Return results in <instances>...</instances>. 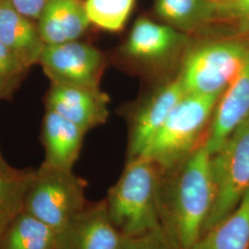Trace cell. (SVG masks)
Masks as SVG:
<instances>
[{
  "instance_id": "1",
  "label": "cell",
  "mask_w": 249,
  "mask_h": 249,
  "mask_svg": "<svg viewBox=\"0 0 249 249\" xmlns=\"http://www.w3.org/2000/svg\"><path fill=\"white\" fill-rule=\"evenodd\" d=\"M157 198L161 228L173 249H191L213 205L211 154L204 143L177 166L161 171Z\"/></svg>"
},
{
  "instance_id": "2",
  "label": "cell",
  "mask_w": 249,
  "mask_h": 249,
  "mask_svg": "<svg viewBox=\"0 0 249 249\" xmlns=\"http://www.w3.org/2000/svg\"><path fill=\"white\" fill-rule=\"evenodd\" d=\"M161 169L153 160L140 156L126 160L125 167L106 197L108 213L126 238L162 230L158 210Z\"/></svg>"
},
{
  "instance_id": "3",
  "label": "cell",
  "mask_w": 249,
  "mask_h": 249,
  "mask_svg": "<svg viewBox=\"0 0 249 249\" xmlns=\"http://www.w3.org/2000/svg\"><path fill=\"white\" fill-rule=\"evenodd\" d=\"M249 51V37L208 39L188 48L177 77L188 94L218 95L231 84Z\"/></svg>"
},
{
  "instance_id": "4",
  "label": "cell",
  "mask_w": 249,
  "mask_h": 249,
  "mask_svg": "<svg viewBox=\"0 0 249 249\" xmlns=\"http://www.w3.org/2000/svg\"><path fill=\"white\" fill-rule=\"evenodd\" d=\"M220 97L187 93L141 156L153 160L161 171L186 160L205 142Z\"/></svg>"
},
{
  "instance_id": "5",
  "label": "cell",
  "mask_w": 249,
  "mask_h": 249,
  "mask_svg": "<svg viewBox=\"0 0 249 249\" xmlns=\"http://www.w3.org/2000/svg\"><path fill=\"white\" fill-rule=\"evenodd\" d=\"M211 170L213 205L203 232L229 216L249 191V116L211 155Z\"/></svg>"
},
{
  "instance_id": "6",
  "label": "cell",
  "mask_w": 249,
  "mask_h": 249,
  "mask_svg": "<svg viewBox=\"0 0 249 249\" xmlns=\"http://www.w3.org/2000/svg\"><path fill=\"white\" fill-rule=\"evenodd\" d=\"M86 181L73 171L41 165L28 189L24 212L51 227L56 233L87 205Z\"/></svg>"
},
{
  "instance_id": "7",
  "label": "cell",
  "mask_w": 249,
  "mask_h": 249,
  "mask_svg": "<svg viewBox=\"0 0 249 249\" xmlns=\"http://www.w3.org/2000/svg\"><path fill=\"white\" fill-rule=\"evenodd\" d=\"M39 64L51 84L100 89L105 57L92 45L79 40L45 45Z\"/></svg>"
},
{
  "instance_id": "8",
  "label": "cell",
  "mask_w": 249,
  "mask_h": 249,
  "mask_svg": "<svg viewBox=\"0 0 249 249\" xmlns=\"http://www.w3.org/2000/svg\"><path fill=\"white\" fill-rule=\"evenodd\" d=\"M190 38L168 24L146 18H139L129 32L122 52L125 56L145 66L158 67L184 56Z\"/></svg>"
},
{
  "instance_id": "9",
  "label": "cell",
  "mask_w": 249,
  "mask_h": 249,
  "mask_svg": "<svg viewBox=\"0 0 249 249\" xmlns=\"http://www.w3.org/2000/svg\"><path fill=\"white\" fill-rule=\"evenodd\" d=\"M125 240L112 222L105 198L87 203L56 233V249H123Z\"/></svg>"
},
{
  "instance_id": "10",
  "label": "cell",
  "mask_w": 249,
  "mask_h": 249,
  "mask_svg": "<svg viewBox=\"0 0 249 249\" xmlns=\"http://www.w3.org/2000/svg\"><path fill=\"white\" fill-rule=\"evenodd\" d=\"M178 78L153 91L134 115L130 125L126 160L140 157L148 147L171 112L186 95Z\"/></svg>"
},
{
  "instance_id": "11",
  "label": "cell",
  "mask_w": 249,
  "mask_h": 249,
  "mask_svg": "<svg viewBox=\"0 0 249 249\" xmlns=\"http://www.w3.org/2000/svg\"><path fill=\"white\" fill-rule=\"evenodd\" d=\"M109 99L101 89L51 84L46 108L80 126L86 133L107 122Z\"/></svg>"
},
{
  "instance_id": "12",
  "label": "cell",
  "mask_w": 249,
  "mask_h": 249,
  "mask_svg": "<svg viewBox=\"0 0 249 249\" xmlns=\"http://www.w3.org/2000/svg\"><path fill=\"white\" fill-rule=\"evenodd\" d=\"M249 116V51L238 74L215 107L204 142L211 155Z\"/></svg>"
},
{
  "instance_id": "13",
  "label": "cell",
  "mask_w": 249,
  "mask_h": 249,
  "mask_svg": "<svg viewBox=\"0 0 249 249\" xmlns=\"http://www.w3.org/2000/svg\"><path fill=\"white\" fill-rule=\"evenodd\" d=\"M86 132L80 126L46 108L42 141L45 160L42 165L53 169L73 171L80 156Z\"/></svg>"
},
{
  "instance_id": "14",
  "label": "cell",
  "mask_w": 249,
  "mask_h": 249,
  "mask_svg": "<svg viewBox=\"0 0 249 249\" xmlns=\"http://www.w3.org/2000/svg\"><path fill=\"white\" fill-rule=\"evenodd\" d=\"M0 41L27 69L39 63L45 47L35 20L18 12L9 0H0Z\"/></svg>"
},
{
  "instance_id": "15",
  "label": "cell",
  "mask_w": 249,
  "mask_h": 249,
  "mask_svg": "<svg viewBox=\"0 0 249 249\" xmlns=\"http://www.w3.org/2000/svg\"><path fill=\"white\" fill-rule=\"evenodd\" d=\"M89 24L83 0H50L37 20L45 45L77 41Z\"/></svg>"
},
{
  "instance_id": "16",
  "label": "cell",
  "mask_w": 249,
  "mask_h": 249,
  "mask_svg": "<svg viewBox=\"0 0 249 249\" xmlns=\"http://www.w3.org/2000/svg\"><path fill=\"white\" fill-rule=\"evenodd\" d=\"M190 249H249V189L237 208L203 232Z\"/></svg>"
},
{
  "instance_id": "17",
  "label": "cell",
  "mask_w": 249,
  "mask_h": 249,
  "mask_svg": "<svg viewBox=\"0 0 249 249\" xmlns=\"http://www.w3.org/2000/svg\"><path fill=\"white\" fill-rule=\"evenodd\" d=\"M212 0H155V12L166 24L184 34H193L214 23Z\"/></svg>"
},
{
  "instance_id": "18",
  "label": "cell",
  "mask_w": 249,
  "mask_h": 249,
  "mask_svg": "<svg viewBox=\"0 0 249 249\" xmlns=\"http://www.w3.org/2000/svg\"><path fill=\"white\" fill-rule=\"evenodd\" d=\"M0 249H56V232L23 211L1 233Z\"/></svg>"
},
{
  "instance_id": "19",
  "label": "cell",
  "mask_w": 249,
  "mask_h": 249,
  "mask_svg": "<svg viewBox=\"0 0 249 249\" xmlns=\"http://www.w3.org/2000/svg\"><path fill=\"white\" fill-rule=\"evenodd\" d=\"M36 170L0 174V235L24 211V201Z\"/></svg>"
},
{
  "instance_id": "20",
  "label": "cell",
  "mask_w": 249,
  "mask_h": 249,
  "mask_svg": "<svg viewBox=\"0 0 249 249\" xmlns=\"http://www.w3.org/2000/svg\"><path fill=\"white\" fill-rule=\"evenodd\" d=\"M135 0H85L90 24L108 32H119L133 9Z\"/></svg>"
},
{
  "instance_id": "21",
  "label": "cell",
  "mask_w": 249,
  "mask_h": 249,
  "mask_svg": "<svg viewBox=\"0 0 249 249\" xmlns=\"http://www.w3.org/2000/svg\"><path fill=\"white\" fill-rule=\"evenodd\" d=\"M214 23L230 25L235 30V35L249 37V0L216 1Z\"/></svg>"
},
{
  "instance_id": "22",
  "label": "cell",
  "mask_w": 249,
  "mask_h": 249,
  "mask_svg": "<svg viewBox=\"0 0 249 249\" xmlns=\"http://www.w3.org/2000/svg\"><path fill=\"white\" fill-rule=\"evenodd\" d=\"M29 69L0 41V97L9 98Z\"/></svg>"
},
{
  "instance_id": "23",
  "label": "cell",
  "mask_w": 249,
  "mask_h": 249,
  "mask_svg": "<svg viewBox=\"0 0 249 249\" xmlns=\"http://www.w3.org/2000/svg\"><path fill=\"white\" fill-rule=\"evenodd\" d=\"M123 249H174L162 230L142 236L126 238Z\"/></svg>"
},
{
  "instance_id": "24",
  "label": "cell",
  "mask_w": 249,
  "mask_h": 249,
  "mask_svg": "<svg viewBox=\"0 0 249 249\" xmlns=\"http://www.w3.org/2000/svg\"><path fill=\"white\" fill-rule=\"evenodd\" d=\"M50 0H9L12 6L27 18L38 20Z\"/></svg>"
},
{
  "instance_id": "25",
  "label": "cell",
  "mask_w": 249,
  "mask_h": 249,
  "mask_svg": "<svg viewBox=\"0 0 249 249\" xmlns=\"http://www.w3.org/2000/svg\"><path fill=\"white\" fill-rule=\"evenodd\" d=\"M15 171H17V169H15L9 165V163L4 159V157L2 156L1 151H0V174H11V173H14Z\"/></svg>"
},
{
  "instance_id": "26",
  "label": "cell",
  "mask_w": 249,
  "mask_h": 249,
  "mask_svg": "<svg viewBox=\"0 0 249 249\" xmlns=\"http://www.w3.org/2000/svg\"><path fill=\"white\" fill-rule=\"evenodd\" d=\"M212 1H214V2H216V1H219V0H212Z\"/></svg>"
}]
</instances>
